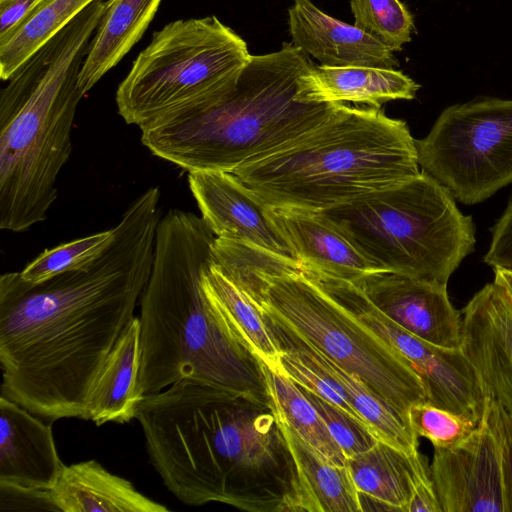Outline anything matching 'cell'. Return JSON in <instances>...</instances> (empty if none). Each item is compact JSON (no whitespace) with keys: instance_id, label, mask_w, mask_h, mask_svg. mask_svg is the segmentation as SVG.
<instances>
[{"instance_id":"cell-33","label":"cell","mask_w":512,"mask_h":512,"mask_svg":"<svg viewBox=\"0 0 512 512\" xmlns=\"http://www.w3.org/2000/svg\"><path fill=\"white\" fill-rule=\"evenodd\" d=\"M281 349L282 355L280 358L279 372L289 377L300 388L308 390L333 403L367 426L350 404L344 390L334 379L330 378L323 371L304 360L295 352L285 348Z\"/></svg>"},{"instance_id":"cell-28","label":"cell","mask_w":512,"mask_h":512,"mask_svg":"<svg viewBox=\"0 0 512 512\" xmlns=\"http://www.w3.org/2000/svg\"><path fill=\"white\" fill-rule=\"evenodd\" d=\"M96 0H41L28 16L0 40V78L12 74L51 38Z\"/></svg>"},{"instance_id":"cell-34","label":"cell","mask_w":512,"mask_h":512,"mask_svg":"<svg viewBox=\"0 0 512 512\" xmlns=\"http://www.w3.org/2000/svg\"><path fill=\"white\" fill-rule=\"evenodd\" d=\"M483 419L499 448L505 512H512V417L498 402L487 397Z\"/></svg>"},{"instance_id":"cell-27","label":"cell","mask_w":512,"mask_h":512,"mask_svg":"<svg viewBox=\"0 0 512 512\" xmlns=\"http://www.w3.org/2000/svg\"><path fill=\"white\" fill-rule=\"evenodd\" d=\"M267 394L275 415L329 462L346 465V457L319 412L285 374L262 362Z\"/></svg>"},{"instance_id":"cell-13","label":"cell","mask_w":512,"mask_h":512,"mask_svg":"<svg viewBox=\"0 0 512 512\" xmlns=\"http://www.w3.org/2000/svg\"><path fill=\"white\" fill-rule=\"evenodd\" d=\"M188 183L201 217L217 238L246 243L298 261L275 224L270 207L232 173L190 172Z\"/></svg>"},{"instance_id":"cell-25","label":"cell","mask_w":512,"mask_h":512,"mask_svg":"<svg viewBox=\"0 0 512 512\" xmlns=\"http://www.w3.org/2000/svg\"><path fill=\"white\" fill-rule=\"evenodd\" d=\"M202 289L211 310L226 331L263 363L279 371L282 349L264 315L213 261L203 274Z\"/></svg>"},{"instance_id":"cell-38","label":"cell","mask_w":512,"mask_h":512,"mask_svg":"<svg viewBox=\"0 0 512 512\" xmlns=\"http://www.w3.org/2000/svg\"><path fill=\"white\" fill-rule=\"evenodd\" d=\"M494 281L503 285L512 295V272L504 269H494Z\"/></svg>"},{"instance_id":"cell-35","label":"cell","mask_w":512,"mask_h":512,"mask_svg":"<svg viewBox=\"0 0 512 512\" xmlns=\"http://www.w3.org/2000/svg\"><path fill=\"white\" fill-rule=\"evenodd\" d=\"M484 261L493 269L512 272V198L492 228V240Z\"/></svg>"},{"instance_id":"cell-12","label":"cell","mask_w":512,"mask_h":512,"mask_svg":"<svg viewBox=\"0 0 512 512\" xmlns=\"http://www.w3.org/2000/svg\"><path fill=\"white\" fill-rule=\"evenodd\" d=\"M430 473L442 512H505L499 448L483 418L462 442L434 448Z\"/></svg>"},{"instance_id":"cell-22","label":"cell","mask_w":512,"mask_h":512,"mask_svg":"<svg viewBox=\"0 0 512 512\" xmlns=\"http://www.w3.org/2000/svg\"><path fill=\"white\" fill-rule=\"evenodd\" d=\"M277 419L296 473L290 512H362L359 492L347 465L329 462Z\"/></svg>"},{"instance_id":"cell-20","label":"cell","mask_w":512,"mask_h":512,"mask_svg":"<svg viewBox=\"0 0 512 512\" xmlns=\"http://www.w3.org/2000/svg\"><path fill=\"white\" fill-rule=\"evenodd\" d=\"M267 323L280 348L295 352L340 385L354 410L378 440L406 454L418 452L419 437L404 414L312 345L285 333L269 320Z\"/></svg>"},{"instance_id":"cell-18","label":"cell","mask_w":512,"mask_h":512,"mask_svg":"<svg viewBox=\"0 0 512 512\" xmlns=\"http://www.w3.org/2000/svg\"><path fill=\"white\" fill-rule=\"evenodd\" d=\"M270 214L301 265L353 283L384 272L319 213L270 207Z\"/></svg>"},{"instance_id":"cell-5","label":"cell","mask_w":512,"mask_h":512,"mask_svg":"<svg viewBox=\"0 0 512 512\" xmlns=\"http://www.w3.org/2000/svg\"><path fill=\"white\" fill-rule=\"evenodd\" d=\"M313 65L292 43L252 55L234 88L147 123L141 141L188 173L231 172L266 157L319 127L338 106L297 100L298 79Z\"/></svg>"},{"instance_id":"cell-6","label":"cell","mask_w":512,"mask_h":512,"mask_svg":"<svg viewBox=\"0 0 512 512\" xmlns=\"http://www.w3.org/2000/svg\"><path fill=\"white\" fill-rule=\"evenodd\" d=\"M212 261L265 318L360 378L407 418L413 404L428 402L427 389L408 360L331 294L310 268L217 237Z\"/></svg>"},{"instance_id":"cell-2","label":"cell","mask_w":512,"mask_h":512,"mask_svg":"<svg viewBox=\"0 0 512 512\" xmlns=\"http://www.w3.org/2000/svg\"><path fill=\"white\" fill-rule=\"evenodd\" d=\"M135 418L153 467L184 504L290 511L295 467L271 404L184 378L144 395Z\"/></svg>"},{"instance_id":"cell-19","label":"cell","mask_w":512,"mask_h":512,"mask_svg":"<svg viewBox=\"0 0 512 512\" xmlns=\"http://www.w3.org/2000/svg\"><path fill=\"white\" fill-rule=\"evenodd\" d=\"M420 85L395 69L313 65L298 79L297 100L309 103H355L381 108L392 100L414 99Z\"/></svg>"},{"instance_id":"cell-4","label":"cell","mask_w":512,"mask_h":512,"mask_svg":"<svg viewBox=\"0 0 512 512\" xmlns=\"http://www.w3.org/2000/svg\"><path fill=\"white\" fill-rule=\"evenodd\" d=\"M96 0L27 59L0 94V228L20 233L46 219L68 161L79 74L104 13Z\"/></svg>"},{"instance_id":"cell-26","label":"cell","mask_w":512,"mask_h":512,"mask_svg":"<svg viewBox=\"0 0 512 512\" xmlns=\"http://www.w3.org/2000/svg\"><path fill=\"white\" fill-rule=\"evenodd\" d=\"M426 459L419 451L406 454L378 440L370 449L348 458L346 465L362 497L382 510L406 512L414 475Z\"/></svg>"},{"instance_id":"cell-21","label":"cell","mask_w":512,"mask_h":512,"mask_svg":"<svg viewBox=\"0 0 512 512\" xmlns=\"http://www.w3.org/2000/svg\"><path fill=\"white\" fill-rule=\"evenodd\" d=\"M62 512H165L167 507L140 493L130 481L112 474L96 460L65 465L46 494Z\"/></svg>"},{"instance_id":"cell-17","label":"cell","mask_w":512,"mask_h":512,"mask_svg":"<svg viewBox=\"0 0 512 512\" xmlns=\"http://www.w3.org/2000/svg\"><path fill=\"white\" fill-rule=\"evenodd\" d=\"M292 44L321 65L395 69L394 52L369 34L324 13L311 0H293L288 9Z\"/></svg>"},{"instance_id":"cell-3","label":"cell","mask_w":512,"mask_h":512,"mask_svg":"<svg viewBox=\"0 0 512 512\" xmlns=\"http://www.w3.org/2000/svg\"><path fill=\"white\" fill-rule=\"evenodd\" d=\"M215 239L192 212L171 209L158 222L151 273L140 297L141 398L189 378L270 404L262 361L226 331L203 292Z\"/></svg>"},{"instance_id":"cell-14","label":"cell","mask_w":512,"mask_h":512,"mask_svg":"<svg viewBox=\"0 0 512 512\" xmlns=\"http://www.w3.org/2000/svg\"><path fill=\"white\" fill-rule=\"evenodd\" d=\"M461 312L460 349L486 396L512 417V295L493 281L475 293Z\"/></svg>"},{"instance_id":"cell-16","label":"cell","mask_w":512,"mask_h":512,"mask_svg":"<svg viewBox=\"0 0 512 512\" xmlns=\"http://www.w3.org/2000/svg\"><path fill=\"white\" fill-rule=\"evenodd\" d=\"M65 465L51 423L0 396V488L46 496Z\"/></svg>"},{"instance_id":"cell-8","label":"cell","mask_w":512,"mask_h":512,"mask_svg":"<svg viewBox=\"0 0 512 512\" xmlns=\"http://www.w3.org/2000/svg\"><path fill=\"white\" fill-rule=\"evenodd\" d=\"M317 213L382 271L443 284L476 242L472 217L464 215L453 195L424 171Z\"/></svg>"},{"instance_id":"cell-9","label":"cell","mask_w":512,"mask_h":512,"mask_svg":"<svg viewBox=\"0 0 512 512\" xmlns=\"http://www.w3.org/2000/svg\"><path fill=\"white\" fill-rule=\"evenodd\" d=\"M246 42L216 16L176 20L153 34L116 91L119 115L139 128L215 99L251 59Z\"/></svg>"},{"instance_id":"cell-24","label":"cell","mask_w":512,"mask_h":512,"mask_svg":"<svg viewBox=\"0 0 512 512\" xmlns=\"http://www.w3.org/2000/svg\"><path fill=\"white\" fill-rule=\"evenodd\" d=\"M162 0H108L83 62L78 87L83 95L139 42Z\"/></svg>"},{"instance_id":"cell-7","label":"cell","mask_w":512,"mask_h":512,"mask_svg":"<svg viewBox=\"0 0 512 512\" xmlns=\"http://www.w3.org/2000/svg\"><path fill=\"white\" fill-rule=\"evenodd\" d=\"M273 208L321 212L420 173L405 121L381 108L339 103L319 127L292 144L231 171Z\"/></svg>"},{"instance_id":"cell-32","label":"cell","mask_w":512,"mask_h":512,"mask_svg":"<svg viewBox=\"0 0 512 512\" xmlns=\"http://www.w3.org/2000/svg\"><path fill=\"white\" fill-rule=\"evenodd\" d=\"M300 389L319 412L330 434L345 455L346 460L370 449L376 444L378 439L363 423L333 403L308 390Z\"/></svg>"},{"instance_id":"cell-30","label":"cell","mask_w":512,"mask_h":512,"mask_svg":"<svg viewBox=\"0 0 512 512\" xmlns=\"http://www.w3.org/2000/svg\"><path fill=\"white\" fill-rule=\"evenodd\" d=\"M112 238L113 228L47 249L20 271V275L25 281L37 284L83 268L108 247Z\"/></svg>"},{"instance_id":"cell-36","label":"cell","mask_w":512,"mask_h":512,"mask_svg":"<svg viewBox=\"0 0 512 512\" xmlns=\"http://www.w3.org/2000/svg\"><path fill=\"white\" fill-rule=\"evenodd\" d=\"M406 512H442L426 459L416 471Z\"/></svg>"},{"instance_id":"cell-37","label":"cell","mask_w":512,"mask_h":512,"mask_svg":"<svg viewBox=\"0 0 512 512\" xmlns=\"http://www.w3.org/2000/svg\"><path fill=\"white\" fill-rule=\"evenodd\" d=\"M41 0H0V40L5 39Z\"/></svg>"},{"instance_id":"cell-1","label":"cell","mask_w":512,"mask_h":512,"mask_svg":"<svg viewBox=\"0 0 512 512\" xmlns=\"http://www.w3.org/2000/svg\"><path fill=\"white\" fill-rule=\"evenodd\" d=\"M160 190L141 194L108 247L83 268L43 282L0 277L1 395L46 422L88 420V400L149 279Z\"/></svg>"},{"instance_id":"cell-29","label":"cell","mask_w":512,"mask_h":512,"mask_svg":"<svg viewBox=\"0 0 512 512\" xmlns=\"http://www.w3.org/2000/svg\"><path fill=\"white\" fill-rule=\"evenodd\" d=\"M350 8L354 25L391 51L411 40L413 16L400 0H350Z\"/></svg>"},{"instance_id":"cell-11","label":"cell","mask_w":512,"mask_h":512,"mask_svg":"<svg viewBox=\"0 0 512 512\" xmlns=\"http://www.w3.org/2000/svg\"><path fill=\"white\" fill-rule=\"evenodd\" d=\"M313 272L360 321L408 360L422 379L430 404L482 420L487 396L477 372L460 348L441 347L413 335L377 309L355 283Z\"/></svg>"},{"instance_id":"cell-10","label":"cell","mask_w":512,"mask_h":512,"mask_svg":"<svg viewBox=\"0 0 512 512\" xmlns=\"http://www.w3.org/2000/svg\"><path fill=\"white\" fill-rule=\"evenodd\" d=\"M418 164L473 205L512 183V100L481 97L447 107L416 141Z\"/></svg>"},{"instance_id":"cell-23","label":"cell","mask_w":512,"mask_h":512,"mask_svg":"<svg viewBox=\"0 0 512 512\" xmlns=\"http://www.w3.org/2000/svg\"><path fill=\"white\" fill-rule=\"evenodd\" d=\"M141 361L140 319L134 316L108 354L91 389L88 420L97 426L127 423L135 418Z\"/></svg>"},{"instance_id":"cell-31","label":"cell","mask_w":512,"mask_h":512,"mask_svg":"<svg viewBox=\"0 0 512 512\" xmlns=\"http://www.w3.org/2000/svg\"><path fill=\"white\" fill-rule=\"evenodd\" d=\"M408 420L414 433L428 439L434 448L450 447L462 442L481 423L429 402L413 404L408 410Z\"/></svg>"},{"instance_id":"cell-15","label":"cell","mask_w":512,"mask_h":512,"mask_svg":"<svg viewBox=\"0 0 512 512\" xmlns=\"http://www.w3.org/2000/svg\"><path fill=\"white\" fill-rule=\"evenodd\" d=\"M368 300L396 324L435 345L458 349L462 315L450 302L447 284L391 272L355 283Z\"/></svg>"}]
</instances>
